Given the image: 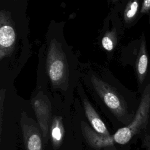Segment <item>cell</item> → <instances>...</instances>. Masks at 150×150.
<instances>
[{"label":"cell","instance_id":"obj_10","mask_svg":"<svg viewBox=\"0 0 150 150\" xmlns=\"http://www.w3.org/2000/svg\"><path fill=\"white\" fill-rule=\"evenodd\" d=\"M138 1H130L128 2L124 12V21L126 23H130L135 18L139 9Z\"/></svg>","mask_w":150,"mask_h":150},{"label":"cell","instance_id":"obj_2","mask_svg":"<svg viewBox=\"0 0 150 150\" xmlns=\"http://www.w3.org/2000/svg\"><path fill=\"white\" fill-rule=\"evenodd\" d=\"M46 70L51 83L54 87L67 84L69 69L66 56L61 44L54 39H52L49 44Z\"/></svg>","mask_w":150,"mask_h":150},{"label":"cell","instance_id":"obj_5","mask_svg":"<svg viewBox=\"0 0 150 150\" xmlns=\"http://www.w3.org/2000/svg\"><path fill=\"white\" fill-rule=\"evenodd\" d=\"M32 105L35 111L39 126L42 132L44 143L46 144L48 141L47 137L52 115L50 103L48 98L43 93H39L32 99Z\"/></svg>","mask_w":150,"mask_h":150},{"label":"cell","instance_id":"obj_13","mask_svg":"<svg viewBox=\"0 0 150 150\" xmlns=\"http://www.w3.org/2000/svg\"><path fill=\"white\" fill-rule=\"evenodd\" d=\"M5 90L2 89L1 91V126L2 125V109H3V103L5 98Z\"/></svg>","mask_w":150,"mask_h":150},{"label":"cell","instance_id":"obj_9","mask_svg":"<svg viewBox=\"0 0 150 150\" xmlns=\"http://www.w3.org/2000/svg\"><path fill=\"white\" fill-rule=\"evenodd\" d=\"M64 132L62 117L60 116H54L50 125V135L52 146L54 150L59 149L62 145Z\"/></svg>","mask_w":150,"mask_h":150},{"label":"cell","instance_id":"obj_3","mask_svg":"<svg viewBox=\"0 0 150 150\" xmlns=\"http://www.w3.org/2000/svg\"><path fill=\"white\" fill-rule=\"evenodd\" d=\"M91 81L97 93L117 118L122 119L127 116L126 103L115 88L94 75Z\"/></svg>","mask_w":150,"mask_h":150},{"label":"cell","instance_id":"obj_12","mask_svg":"<svg viewBox=\"0 0 150 150\" xmlns=\"http://www.w3.org/2000/svg\"><path fill=\"white\" fill-rule=\"evenodd\" d=\"M150 10V0H145L143 1L141 8V13H147Z\"/></svg>","mask_w":150,"mask_h":150},{"label":"cell","instance_id":"obj_4","mask_svg":"<svg viewBox=\"0 0 150 150\" xmlns=\"http://www.w3.org/2000/svg\"><path fill=\"white\" fill-rule=\"evenodd\" d=\"M16 32L10 13L0 12V59L9 56L14 49Z\"/></svg>","mask_w":150,"mask_h":150},{"label":"cell","instance_id":"obj_6","mask_svg":"<svg viewBox=\"0 0 150 150\" xmlns=\"http://www.w3.org/2000/svg\"><path fill=\"white\" fill-rule=\"evenodd\" d=\"M21 126L26 150H43L42 135L38 125L25 112L22 113Z\"/></svg>","mask_w":150,"mask_h":150},{"label":"cell","instance_id":"obj_8","mask_svg":"<svg viewBox=\"0 0 150 150\" xmlns=\"http://www.w3.org/2000/svg\"><path fill=\"white\" fill-rule=\"evenodd\" d=\"M148 66V54L146 49V40L144 34L142 35L140 47L136 60V73L138 82L141 84L146 75Z\"/></svg>","mask_w":150,"mask_h":150},{"label":"cell","instance_id":"obj_1","mask_svg":"<svg viewBox=\"0 0 150 150\" xmlns=\"http://www.w3.org/2000/svg\"><path fill=\"white\" fill-rule=\"evenodd\" d=\"M150 111V84L143 91L141 100L133 120L126 127L118 129L112 135L102 136L91 129L87 123L81 122L84 137L88 144L95 149H101L115 144L124 145L147 124Z\"/></svg>","mask_w":150,"mask_h":150},{"label":"cell","instance_id":"obj_7","mask_svg":"<svg viewBox=\"0 0 150 150\" xmlns=\"http://www.w3.org/2000/svg\"><path fill=\"white\" fill-rule=\"evenodd\" d=\"M83 103L85 110V114L93 129L102 136L108 137L111 135L105 124L100 118L90 103L86 98L83 100Z\"/></svg>","mask_w":150,"mask_h":150},{"label":"cell","instance_id":"obj_11","mask_svg":"<svg viewBox=\"0 0 150 150\" xmlns=\"http://www.w3.org/2000/svg\"><path fill=\"white\" fill-rule=\"evenodd\" d=\"M117 43V34L115 29L111 31H108L101 40V44L104 49L111 51L114 49Z\"/></svg>","mask_w":150,"mask_h":150}]
</instances>
